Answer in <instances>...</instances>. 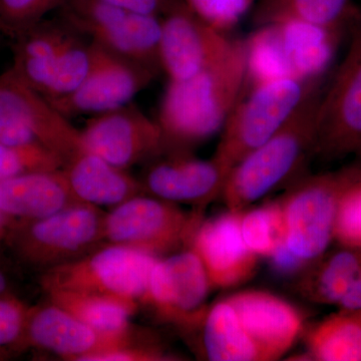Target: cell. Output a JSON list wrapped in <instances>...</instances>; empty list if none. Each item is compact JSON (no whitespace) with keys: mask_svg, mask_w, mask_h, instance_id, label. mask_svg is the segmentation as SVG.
Masks as SVG:
<instances>
[{"mask_svg":"<svg viewBox=\"0 0 361 361\" xmlns=\"http://www.w3.org/2000/svg\"><path fill=\"white\" fill-rule=\"evenodd\" d=\"M59 13L92 42L160 73V16L134 13L104 0H66Z\"/></svg>","mask_w":361,"mask_h":361,"instance_id":"7c38bea8","label":"cell"},{"mask_svg":"<svg viewBox=\"0 0 361 361\" xmlns=\"http://www.w3.org/2000/svg\"><path fill=\"white\" fill-rule=\"evenodd\" d=\"M211 290L203 263L188 247L157 259L142 301L149 304L161 319L191 329L203 322Z\"/></svg>","mask_w":361,"mask_h":361,"instance_id":"2e32d148","label":"cell"},{"mask_svg":"<svg viewBox=\"0 0 361 361\" xmlns=\"http://www.w3.org/2000/svg\"><path fill=\"white\" fill-rule=\"evenodd\" d=\"M0 142L39 145L66 161L85 151L80 130L32 89L13 68L0 73Z\"/></svg>","mask_w":361,"mask_h":361,"instance_id":"30bf717a","label":"cell"},{"mask_svg":"<svg viewBox=\"0 0 361 361\" xmlns=\"http://www.w3.org/2000/svg\"><path fill=\"white\" fill-rule=\"evenodd\" d=\"M92 65L84 82L71 94L49 101L68 120L126 106L159 75L158 71L118 56L96 42H92Z\"/></svg>","mask_w":361,"mask_h":361,"instance_id":"5bb4252c","label":"cell"},{"mask_svg":"<svg viewBox=\"0 0 361 361\" xmlns=\"http://www.w3.org/2000/svg\"><path fill=\"white\" fill-rule=\"evenodd\" d=\"M78 202L63 169L0 182V210L16 220L42 219Z\"/></svg>","mask_w":361,"mask_h":361,"instance_id":"44dd1931","label":"cell"},{"mask_svg":"<svg viewBox=\"0 0 361 361\" xmlns=\"http://www.w3.org/2000/svg\"><path fill=\"white\" fill-rule=\"evenodd\" d=\"M16 219L0 210V243L4 242Z\"/></svg>","mask_w":361,"mask_h":361,"instance_id":"e575fe53","label":"cell"},{"mask_svg":"<svg viewBox=\"0 0 361 361\" xmlns=\"http://www.w3.org/2000/svg\"><path fill=\"white\" fill-rule=\"evenodd\" d=\"M32 345L73 360L110 353L118 348L75 316L51 302L30 308L20 348ZM126 348V346H125Z\"/></svg>","mask_w":361,"mask_h":361,"instance_id":"ffe728a7","label":"cell"},{"mask_svg":"<svg viewBox=\"0 0 361 361\" xmlns=\"http://www.w3.org/2000/svg\"><path fill=\"white\" fill-rule=\"evenodd\" d=\"M361 273V248L337 244L297 277V293L305 300L337 305Z\"/></svg>","mask_w":361,"mask_h":361,"instance_id":"603a6c76","label":"cell"},{"mask_svg":"<svg viewBox=\"0 0 361 361\" xmlns=\"http://www.w3.org/2000/svg\"><path fill=\"white\" fill-rule=\"evenodd\" d=\"M104 1L134 13L149 14V16H160V18L168 9V6L161 0H104Z\"/></svg>","mask_w":361,"mask_h":361,"instance_id":"d6a6232c","label":"cell"},{"mask_svg":"<svg viewBox=\"0 0 361 361\" xmlns=\"http://www.w3.org/2000/svg\"><path fill=\"white\" fill-rule=\"evenodd\" d=\"M320 94L318 85L270 139L230 171L221 195L226 209L245 210L295 179L315 157L316 111Z\"/></svg>","mask_w":361,"mask_h":361,"instance_id":"3957f363","label":"cell"},{"mask_svg":"<svg viewBox=\"0 0 361 361\" xmlns=\"http://www.w3.org/2000/svg\"><path fill=\"white\" fill-rule=\"evenodd\" d=\"M7 280L6 275L4 274L1 270H0V296L4 295V292L6 290Z\"/></svg>","mask_w":361,"mask_h":361,"instance_id":"d590c367","label":"cell"},{"mask_svg":"<svg viewBox=\"0 0 361 361\" xmlns=\"http://www.w3.org/2000/svg\"><path fill=\"white\" fill-rule=\"evenodd\" d=\"M80 133L85 151L123 170L168 152L160 125L132 103L97 114Z\"/></svg>","mask_w":361,"mask_h":361,"instance_id":"9a60e30c","label":"cell"},{"mask_svg":"<svg viewBox=\"0 0 361 361\" xmlns=\"http://www.w3.org/2000/svg\"><path fill=\"white\" fill-rule=\"evenodd\" d=\"M342 33L298 20L261 25L246 40V82L256 85L281 78L320 82L334 61Z\"/></svg>","mask_w":361,"mask_h":361,"instance_id":"5b68a950","label":"cell"},{"mask_svg":"<svg viewBox=\"0 0 361 361\" xmlns=\"http://www.w3.org/2000/svg\"><path fill=\"white\" fill-rule=\"evenodd\" d=\"M66 0H0V35L14 40L61 9Z\"/></svg>","mask_w":361,"mask_h":361,"instance_id":"f1b7e54d","label":"cell"},{"mask_svg":"<svg viewBox=\"0 0 361 361\" xmlns=\"http://www.w3.org/2000/svg\"><path fill=\"white\" fill-rule=\"evenodd\" d=\"M334 242L361 248V179L342 197L337 215Z\"/></svg>","mask_w":361,"mask_h":361,"instance_id":"4dcf8cb0","label":"cell"},{"mask_svg":"<svg viewBox=\"0 0 361 361\" xmlns=\"http://www.w3.org/2000/svg\"><path fill=\"white\" fill-rule=\"evenodd\" d=\"M310 360L361 361V310H339L311 329Z\"/></svg>","mask_w":361,"mask_h":361,"instance_id":"d4e9b609","label":"cell"},{"mask_svg":"<svg viewBox=\"0 0 361 361\" xmlns=\"http://www.w3.org/2000/svg\"><path fill=\"white\" fill-rule=\"evenodd\" d=\"M187 6L209 25L224 32L232 30L255 0H184Z\"/></svg>","mask_w":361,"mask_h":361,"instance_id":"f546056e","label":"cell"},{"mask_svg":"<svg viewBox=\"0 0 361 361\" xmlns=\"http://www.w3.org/2000/svg\"><path fill=\"white\" fill-rule=\"evenodd\" d=\"M157 256L110 244L44 271L45 292L61 290L97 294L137 304L144 300Z\"/></svg>","mask_w":361,"mask_h":361,"instance_id":"ba28073f","label":"cell"},{"mask_svg":"<svg viewBox=\"0 0 361 361\" xmlns=\"http://www.w3.org/2000/svg\"><path fill=\"white\" fill-rule=\"evenodd\" d=\"M49 301L75 316L106 341L130 345V318L137 304L97 294L54 290L47 292Z\"/></svg>","mask_w":361,"mask_h":361,"instance_id":"cb8c5ba5","label":"cell"},{"mask_svg":"<svg viewBox=\"0 0 361 361\" xmlns=\"http://www.w3.org/2000/svg\"><path fill=\"white\" fill-rule=\"evenodd\" d=\"M358 13L353 0H263L259 20H298L344 32Z\"/></svg>","mask_w":361,"mask_h":361,"instance_id":"484cf974","label":"cell"},{"mask_svg":"<svg viewBox=\"0 0 361 361\" xmlns=\"http://www.w3.org/2000/svg\"><path fill=\"white\" fill-rule=\"evenodd\" d=\"M63 171L75 198L90 205L118 206L142 191L127 171L85 149L66 161Z\"/></svg>","mask_w":361,"mask_h":361,"instance_id":"7402d4cb","label":"cell"},{"mask_svg":"<svg viewBox=\"0 0 361 361\" xmlns=\"http://www.w3.org/2000/svg\"><path fill=\"white\" fill-rule=\"evenodd\" d=\"M356 155H357L358 157H360V159H361V147L360 149H358V151L356 152Z\"/></svg>","mask_w":361,"mask_h":361,"instance_id":"74e56055","label":"cell"},{"mask_svg":"<svg viewBox=\"0 0 361 361\" xmlns=\"http://www.w3.org/2000/svg\"><path fill=\"white\" fill-rule=\"evenodd\" d=\"M11 49V68L47 101L73 92L92 65V42L61 18L40 21Z\"/></svg>","mask_w":361,"mask_h":361,"instance_id":"8992f818","label":"cell"},{"mask_svg":"<svg viewBox=\"0 0 361 361\" xmlns=\"http://www.w3.org/2000/svg\"><path fill=\"white\" fill-rule=\"evenodd\" d=\"M153 161L141 182L151 196L203 212L222 195L228 175L213 157L202 160L190 152H168Z\"/></svg>","mask_w":361,"mask_h":361,"instance_id":"d6986e66","label":"cell"},{"mask_svg":"<svg viewBox=\"0 0 361 361\" xmlns=\"http://www.w3.org/2000/svg\"><path fill=\"white\" fill-rule=\"evenodd\" d=\"M160 63L169 80H186L224 58L234 40L174 0L161 16Z\"/></svg>","mask_w":361,"mask_h":361,"instance_id":"e0dca14e","label":"cell"},{"mask_svg":"<svg viewBox=\"0 0 361 361\" xmlns=\"http://www.w3.org/2000/svg\"><path fill=\"white\" fill-rule=\"evenodd\" d=\"M203 220L201 211L187 212L172 202L139 194L104 215V240L158 257L189 247Z\"/></svg>","mask_w":361,"mask_h":361,"instance_id":"4fadbf2b","label":"cell"},{"mask_svg":"<svg viewBox=\"0 0 361 361\" xmlns=\"http://www.w3.org/2000/svg\"><path fill=\"white\" fill-rule=\"evenodd\" d=\"M317 82L292 78L252 85L241 97L221 130L213 158L229 175L244 157L270 139L300 106Z\"/></svg>","mask_w":361,"mask_h":361,"instance_id":"52a82bcc","label":"cell"},{"mask_svg":"<svg viewBox=\"0 0 361 361\" xmlns=\"http://www.w3.org/2000/svg\"><path fill=\"white\" fill-rule=\"evenodd\" d=\"M28 310L16 297L0 296V349L20 348Z\"/></svg>","mask_w":361,"mask_h":361,"instance_id":"1f68e13d","label":"cell"},{"mask_svg":"<svg viewBox=\"0 0 361 361\" xmlns=\"http://www.w3.org/2000/svg\"><path fill=\"white\" fill-rule=\"evenodd\" d=\"M361 179V164L299 179L278 199L283 214L285 242L274 257L275 269L299 273L322 257L334 242L342 197Z\"/></svg>","mask_w":361,"mask_h":361,"instance_id":"277c9868","label":"cell"},{"mask_svg":"<svg viewBox=\"0 0 361 361\" xmlns=\"http://www.w3.org/2000/svg\"><path fill=\"white\" fill-rule=\"evenodd\" d=\"M247 66L246 42L234 40L215 65L186 80H169L157 118L168 152H190L221 133L243 92Z\"/></svg>","mask_w":361,"mask_h":361,"instance_id":"7a4b0ae2","label":"cell"},{"mask_svg":"<svg viewBox=\"0 0 361 361\" xmlns=\"http://www.w3.org/2000/svg\"><path fill=\"white\" fill-rule=\"evenodd\" d=\"M336 306L339 310H361V273Z\"/></svg>","mask_w":361,"mask_h":361,"instance_id":"836d02e7","label":"cell"},{"mask_svg":"<svg viewBox=\"0 0 361 361\" xmlns=\"http://www.w3.org/2000/svg\"><path fill=\"white\" fill-rule=\"evenodd\" d=\"M240 229L247 247L259 258H272L283 248L285 228L279 201L241 211Z\"/></svg>","mask_w":361,"mask_h":361,"instance_id":"4316f807","label":"cell"},{"mask_svg":"<svg viewBox=\"0 0 361 361\" xmlns=\"http://www.w3.org/2000/svg\"><path fill=\"white\" fill-rule=\"evenodd\" d=\"M240 214L227 209L202 221L190 243L203 263L212 289L226 290L245 284L257 271L260 258L244 242Z\"/></svg>","mask_w":361,"mask_h":361,"instance_id":"ac0fdd59","label":"cell"},{"mask_svg":"<svg viewBox=\"0 0 361 361\" xmlns=\"http://www.w3.org/2000/svg\"><path fill=\"white\" fill-rule=\"evenodd\" d=\"M349 47L316 111L315 157L331 161L361 147V13L348 25Z\"/></svg>","mask_w":361,"mask_h":361,"instance_id":"8fae6325","label":"cell"},{"mask_svg":"<svg viewBox=\"0 0 361 361\" xmlns=\"http://www.w3.org/2000/svg\"><path fill=\"white\" fill-rule=\"evenodd\" d=\"M63 167V159L44 147H13L0 142V182L28 173L51 172Z\"/></svg>","mask_w":361,"mask_h":361,"instance_id":"83f0119b","label":"cell"},{"mask_svg":"<svg viewBox=\"0 0 361 361\" xmlns=\"http://www.w3.org/2000/svg\"><path fill=\"white\" fill-rule=\"evenodd\" d=\"M161 1H163L164 4H165L166 6H168V8H169V6H170L171 4H173V1H174V0H161Z\"/></svg>","mask_w":361,"mask_h":361,"instance_id":"8d00e7d4","label":"cell"},{"mask_svg":"<svg viewBox=\"0 0 361 361\" xmlns=\"http://www.w3.org/2000/svg\"><path fill=\"white\" fill-rule=\"evenodd\" d=\"M104 219L97 206L78 202L42 219L16 220L4 243L23 264L47 270L97 245Z\"/></svg>","mask_w":361,"mask_h":361,"instance_id":"9c48e42d","label":"cell"},{"mask_svg":"<svg viewBox=\"0 0 361 361\" xmlns=\"http://www.w3.org/2000/svg\"><path fill=\"white\" fill-rule=\"evenodd\" d=\"M200 326L207 360L272 361L295 344L304 319L282 297L250 289L209 306Z\"/></svg>","mask_w":361,"mask_h":361,"instance_id":"6da1fadb","label":"cell"}]
</instances>
